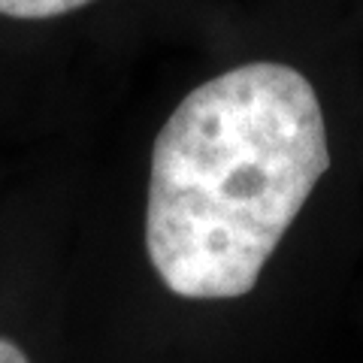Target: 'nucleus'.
Wrapping results in <instances>:
<instances>
[{
    "mask_svg": "<svg viewBox=\"0 0 363 363\" xmlns=\"http://www.w3.org/2000/svg\"><path fill=\"white\" fill-rule=\"evenodd\" d=\"M330 169L312 82L288 64H242L197 85L152 149L145 252L188 300H233Z\"/></svg>",
    "mask_w": 363,
    "mask_h": 363,
    "instance_id": "1",
    "label": "nucleus"
},
{
    "mask_svg": "<svg viewBox=\"0 0 363 363\" xmlns=\"http://www.w3.org/2000/svg\"><path fill=\"white\" fill-rule=\"evenodd\" d=\"M91 0H0V16L9 18H58L73 9L88 6Z\"/></svg>",
    "mask_w": 363,
    "mask_h": 363,
    "instance_id": "2",
    "label": "nucleus"
}]
</instances>
